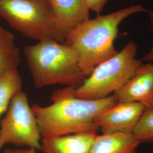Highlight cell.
<instances>
[{
  "label": "cell",
  "instance_id": "obj_15",
  "mask_svg": "<svg viewBox=\"0 0 153 153\" xmlns=\"http://www.w3.org/2000/svg\"><path fill=\"white\" fill-rule=\"evenodd\" d=\"M16 45L12 33L0 25V51L9 48Z\"/></svg>",
  "mask_w": 153,
  "mask_h": 153
},
{
  "label": "cell",
  "instance_id": "obj_13",
  "mask_svg": "<svg viewBox=\"0 0 153 153\" xmlns=\"http://www.w3.org/2000/svg\"><path fill=\"white\" fill-rule=\"evenodd\" d=\"M133 134L140 142H153V108L143 111Z\"/></svg>",
  "mask_w": 153,
  "mask_h": 153
},
{
  "label": "cell",
  "instance_id": "obj_4",
  "mask_svg": "<svg viewBox=\"0 0 153 153\" xmlns=\"http://www.w3.org/2000/svg\"><path fill=\"white\" fill-rule=\"evenodd\" d=\"M137 45L129 41L115 56L97 66L84 82L76 88L79 98L98 100L119 90L137 73L142 61L136 58Z\"/></svg>",
  "mask_w": 153,
  "mask_h": 153
},
{
  "label": "cell",
  "instance_id": "obj_17",
  "mask_svg": "<svg viewBox=\"0 0 153 153\" xmlns=\"http://www.w3.org/2000/svg\"><path fill=\"white\" fill-rule=\"evenodd\" d=\"M4 153H36L34 149H7Z\"/></svg>",
  "mask_w": 153,
  "mask_h": 153
},
{
  "label": "cell",
  "instance_id": "obj_8",
  "mask_svg": "<svg viewBox=\"0 0 153 153\" xmlns=\"http://www.w3.org/2000/svg\"><path fill=\"white\" fill-rule=\"evenodd\" d=\"M145 109L138 102L117 103L99 115L95 124L103 133L133 134Z\"/></svg>",
  "mask_w": 153,
  "mask_h": 153
},
{
  "label": "cell",
  "instance_id": "obj_5",
  "mask_svg": "<svg viewBox=\"0 0 153 153\" xmlns=\"http://www.w3.org/2000/svg\"><path fill=\"white\" fill-rule=\"evenodd\" d=\"M0 17L24 36L52 39V22L46 0H0Z\"/></svg>",
  "mask_w": 153,
  "mask_h": 153
},
{
  "label": "cell",
  "instance_id": "obj_2",
  "mask_svg": "<svg viewBox=\"0 0 153 153\" xmlns=\"http://www.w3.org/2000/svg\"><path fill=\"white\" fill-rule=\"evenodd\" d=\"M142 11L146 9L138 4L109 14H98L80 23L68 34L64 44L76 51L79 66L85 74L88 76L97 66L118 52L114 41L118 36L119 25L127 17Z\"/></svg>",
  "mask_w": 153,
  "mask_h": 153
},
{
  "label": "cell",
  "instance_id": "obj_7",
  "mask_svg": "<svg viewBox=\"0 0 153 153\" xmlns=\"http://www.w3.org/2000/svg\"><path fill=\"white\" fill-rule=\"evenodd\" d=\"M52 22V39L64 43L68 34L90 19L85 0H46Z\"/></svg>",
  "mask_w": 153,
  "mask_h": 153
},
{
  "label": "cell",
  "instance_id": "obj_14",
  "mask_svg": "<svg viewBox=\"0 0 153 153\" xmlns=\"http://www.w3.org/2000/svg\"><path fill=\"white\" fill-rule=\"evenodd\" d=\"M21 61V52L16 45L0 51V79L7 72L17 69Z\"/></svg>",
  "mask_w": 153,
  "mask_h": 153
},
{
  "label": "cell",
  "instance_id": "obj_6",
  "mask_svg": "<svg viewBox=\"0 0 153 153\" xmlns=\"http://www.w3.org/2000/svg\"><path fill=\"white\" fill-rule=\"evenodd\" d=\"M41 134L36 116L22 90L11 99L0 124V149L6 145L40 150Z\"/></svg>",
  "mask_w": 153,
  "mask_h": 153
},
{
  "label": "cell",
  "instance_id": "obj_9",
  "mask_svg": "<svg viewBox=\"0 0 153 153\" xmlns=\"http://www.w3.org/2000/svg\"><path fill=\"white\" fill-rule=\"evenodd\" d=\"M118 103L138 102L153 108V64H142L135 75L114 94Z\"/></svg>",
  "mask_w": 153,
  "mask_h": 153
},
{
  "label": "cell",
  "instance_id": "obj_10",
  "mask_svg": "<svg viewBox=\"0 0 153 153\" xmlns=\"http://www.w3.org/2000/svg\"><path fill=\"white\" fill-rule=\"evenodd\" d=\"M97 133H82L43 138L40 150L44 153H90Z\"/></svg>",
  "mask_w": 153,
  "mask_h": 153
},
{
  "label": "cell",
  "instance_id": "obj_16",
  "mask_svg": "<svg viewBox=\"0 0 153 153\" xmlns=\"http://www.w3.org/2000/svg\"><path fill=\"white\" fill-rule=\"evenodd\" d=\"M89 10L94 11L98 14L103 10L108 0H85Z\"/></svg>",
  "mask_w": 153,
  "mask_h": 153
},
{
  "label": "cell",
  "instance_id": "obj_1",
  "mask_svg": "<svg viewBox=\"0 0 153 153\" xmlns=\"http://www.w3.org/2000/svg\"><path fill=\"white\" fill-rule=\"evenodd\" d=\"M76 88L68 86L55 91L48 106H31L43 138L82 133H97L95 120L101 113L118 103L115 95L98 100L79 98Z\"/></svg>",
  "mask_w": 153,
  "mask_h": 153
},
{
  "label": "cell",
  "instance_id": "obj_18",
  "mask_svg": "<svg viewBox=\"0 0 153 153\" xmlns=\"http://www.w3.org/2000/svg\"><path fill=\"white\" fill-rule=\"evenodd\" d=\"M149 16H150V22H151L153 33V10L150 12ZM143 59L145 60L149 61H150V62L153 64V43L150 51L149 52V53L145 56V57H144Z\"/></svg>",
  "mask_w": 153,
  "mask_h": 153
},
{
  "label": "cell",
  "instance_id": "obj_3",
  "mask_svg": "<svg viewBox=\"0 0 153 153\" xmlns=\"http://www.w3.org/2000/svg\"><path fill=\"white\" fill-rule=\"evenodd\" d=\"M24 55L36 88L55 85L77 88L88 76L79 66L76 51L53 39L26 46Z\"/></svg>",
  "mask_w": 153,
  "mask_h": 153
},
{
  "label": "cell",
  "instance_id": "obj_11",
  "mask_svg": "<svg viewBox=\"0 0 153 153\" xmlns=\"http://www.w3.org/2000/svg\"><path fill=\"white\" fill-rule=\"evenodd\" d=\"M140 142L133 134L103 133L95 136L90 153H135Z\"/></svg>",
  "mask_w": 153,
  "mask_h": 153
},
{
  "label": "cell",
  "instance_id": "obj_12",
  "mask_svg": "<svg viewBox=\"0 0 153 153\" xmlns=\"http://www.w3.org/2000/svg\"><path fill=\"white\" fill-rule=\"evenodd\" d=\"M22 79L17 69L7 72L0 79V117L9 107L16 93L22 90Z\"/></svg>",
  "mask_w": 153,
  "mask_h": 153
}]
</instances>
